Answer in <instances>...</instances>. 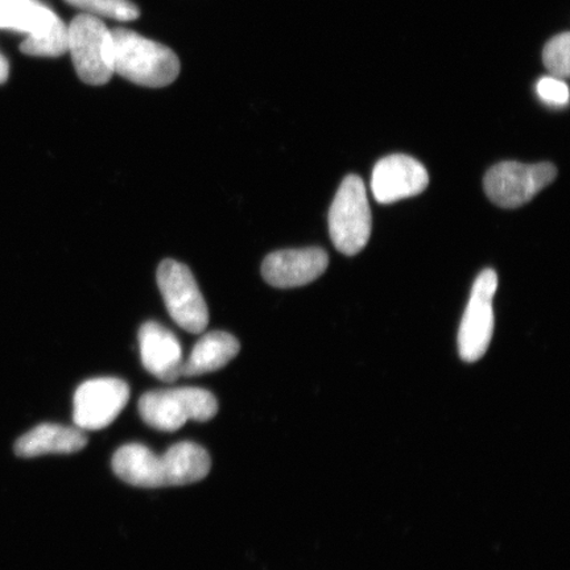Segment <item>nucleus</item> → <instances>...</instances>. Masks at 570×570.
Instances as JSON below:
<instances>
[{
  "label": "nucleus",
  "mask_w": 570,
  "mask_h": 570,
  "mask_svg": "<svg viewBox=\"0 0 570 570\" xmlns=\"http://www.w3.org/2000/svg\"><path fill=\"white\" fill-rule=\"evenodd\" d=\"M372 210L365 184L358 176L345 177L330 212V233L334 247L348 256L361 253L372 235Z\"/></svg>",
  "instance_id": "obj_4"
},
{
  "label": "nucleus",
  "mask_w": 570,
  "mask_h": 570,
  "mask_svg": "<svg viewBox=\"0 0 570 570\" xmlns=\"http://www.w3.org/2000/svg\"><path fill=\"white\" fill-rule=\"evenodd\" d=\"M158 285L175 323L191 334L203 333L209 324V311L191 271L180 262L163 261Z\"/></svg>",
  "instance_id": "obj_6"
},
{
  "label": "nucleus",
  "mask_w": 570,
  "mask_h": 570,
  "mask_svg": "<svg viewBox=\"0 0 570 570\" xmlns=\"http://www.w3.org/2000/svg\"><path fill=\"white\" fill-rule=\"evenodd\" d=\"M130 401V387L119 377H95L77 389L73 422L81 431H99L109 426Z\"/></svg>",
  "instance_id": "obj_9"
},
{
  "label": "nucleus",
  "mask_w": 570,
  "mask_h": 570,
  "mask_svg": "<svg viewBox=\"0 0 570 570\" xmlns=\"http://www.w3.org/2000/svg\"><path fill=\"white\" fill-rule=\"evenodd\" d=\"M87 445V434L80 428L46 423L19 438L13 451L18 458L33 459L45 454L77 453Z\"/></svg>",
  "instance_id": "obj_14"
},
{
  "label": "nucleus",
  "mask_w": 570,
  "mask_h": 570,
  "mask_svg": "<svg viewBox=\"0 0 570 570\" xmlns=\"http://www.w3.org/2000/svg\"><path fill=\"white\" fill-rule=\"evenodd\" d=\"M210 468L209 453L191 441H181L161 455L141 444H127L112 458L114 473L120 480L145 489L196 483L209 474Z\"/></svg>",
  "instance_id": "obj_1"
},
{
  "label": "nucleus",
  "mask_w": 570,
  "mask_h": 570,
  "mask_svg": "<svg viewBox=\"0 0 570 570\" xmlns=\"http://www.w3.org/2000/svg\"><path fill=\"white\" fill-rule=\"evenodd\" d=\"M330 266V256L320 247L282 249L269 254L262 275L275 288H296L318 279Z\"/></svg>",
  "instance_id": "obj_10"
},
{
  "label": "nucleus",
  "mask_w": 570,
  "mask_h": 570,
  "mask_svg": "<svg viewBox=\"0 0 570 570\" xmlns=\"http://www.w3.org/2000/svg\"><path fill=\"white\" fill-rule=\"evenodd\" d=\"M66 2L92 17L119 21H131L140 17L138 7L130 0H66Z\"/></svg>",
  "instance_id": "obj_16"
},
{
  "label": "nucleus",
  "mask_w": 570,
  "mask_h": 570,
  "mask_svg": "<svg viewBox=\"0 0 570 570\" xmlns=\"http://www.w3.org/2000/svg\"><path fill=\"white\" fill-rule=\"evenodd\" d=\"M237 338L226 332H210L197 341L189 358L184 361L181 376H198L224 368L238 355Z\"/></svg>",
  "instance_id": "obj_15"
},
{
  "label": "nucleus",
  "mask_w": 570,
  "mask_h": 570,
  "mask_svg": "<svg viewBox=\"0 0 570 570\" xmlns=\"http://www.w3.org/2000/svg\"><path fill=\"white\" fill-rule=\"evenodd\" d=\"M139 348L142 366L149 374L164 382H175L181 376V344L166 326L156 321L142 324L139 330Z\"/></svg>",
  "instance_id": "obj_12"
},
{
  "label": "nucleus",
  "mask_w": 570,
  "mask_h": 570,
  "mask_svg": "<svg viewBox=\"0 0 570 570\" xmlns=\"http://www.w3.org/2000/svg\"><path fill=\"white\" fill-rule=\"evenodd\" d=\"M217 412L216 396L198 387L149 391L139 401L142 422L161 432L178 431L190 420L209 422Z\"/></svg>",
  "instance_id": "obj_3"
},
{
  "label": "nucleus",
  "mask_w": 570,
  "mask_h": 570,
  "mask_svg": "<svg viewBox=\"0 0 570 570\" xmlns=\"http://www.w3.org/2000/svg\"><path fill=\"white\" fill-rule=\"evenodd\" d=\"M498 275L488 268L476 277L460 325L459 352L465 362H476L487 354L494 333L493 301Z\"/></svg>",
  "instance_id": "obj_8"
},
{
  "label": "nucleus",
  "mask_w": 570,
  "mask_h": 570,
  "mask_svg": "<svg viewBox=\"0 0 570 570\" xmlns=\"http://www.w3.org/2000/svg\"><path fill=\"white\" fill-rule=\"evenodd\" d=\"M66 26L38 0H0V30L24 33L26 41H40Z\"/></svg>",
  "instance_id": "obj_13"
},
{
  "label": "nucleus",
  "mask_w": 570,
  "mask_h": 570,
  "mask_svg": "<svg viewBox=\"0 0 570 570\" xmlns=\"http://www.w3.org/2000/svg\"><path fill=\"white\" fill-rule=\"evenodd\" d=\"M10 62L6 59L4 55L0 52V83L9 80Z\"/></svg>",
  "instance_id": "obj_19"
},
{
  "label": "nucleus",
  "mask_w": 570,
  "mask_h": 570,
  "mask_svg": "<svg viewBox=\"0 0 570 570\" xmlns=\"http://www.w3.org/2000/svg\"><path fill=\"white\" fill-rule=\"evenodd\" d=\"M541 101L551 106H566L569 102V89L564 80L556 77H543L537 85Z\"/></svg>",
  "instance_id": "obj_18"
},
{
  "label": "nucleus",
  "mask_w": 570,
  "mask_h": 570,
  "mask_svg": "<svg viewBox=\"0 0 570 570\" xmlns=\"http://www.w3.org/2000/svg\"><path fill=\"white\" fill-rule=\"evenodd\" d=\"M570 35L564 32L547 42L543 62L552 77L567 80L570 71Z\"/></svg>",
  "instance_id": "obj_17"
},
{
  "label": "nucleus",
  "mask_w": 570,
  "mask_h": 570,
  "mask_svg": "<svg viewBox=\"0 0 570 570\" xmlns=\"http://www.w3.org/2000/svg\"><path fill=\"white\" fill-rule=\"evenodd\" d=\"M430 176L422 163L407 155H391L376 163L372 190L377 203L392 204L423 194Z\"/></svg>",
  "instance_id": "obj_11"
},
{
  "label": "nucleus",
  "mask_w": 570,
  "mask_h": 570,
  "mask_svg": "<svg viewBox=\"0 0 570 570\" xmlns=\"http://www.w3.org/2000/svg\"><path fill=\"white\" fill-rule=\"evenodd\" d=\"M558 169L551 163H499L484 176V191L504 209L519 208L554 181Z\"/></svg>",
  "instance_id": "obj_7"
},
{
  "label": "nucleus",
  "mask_w": 570,
  "mask_h": 570,
  "mask_svg": "<svg viewBox=\"0 0 570 570\" xmlns=\"http://www.w3.org/2000/svg\"><path fill=\"white\" fill-rule=\"evenodd\" d=\"M68 52L78 77L85 83L101 87L111 80L112 36L104 21L81 13L68 26Z\"/></svg>",
  "instance_id": "obj_5"
},
{
  "label": "nucleus",
  "mask_w": 570,
  "mask_h": 570,
  "mask_svg": "<svg viewBox=\"0 0 570 570\" xmlns=\"http://www.w3.org/2000/svg\"><path fill=\"white\" fill-rule=\"evenodd\" d=\"M112 36V71L146 88H164L180 75V61L173 49L116 28Z\"/></svg>",
  "instance_id": "obj_2"
}]
</instances>
